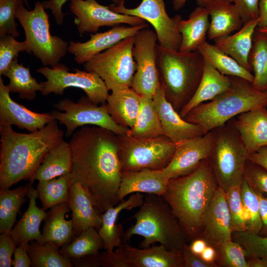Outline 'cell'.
Wrapping results in <instances>:
<instances>
[{"label":"cell","instance_id":"1","mask_svg":"<svg viewBox=\"0 0 267 267\" xmlns=\"http://www.w3.org/2000/svg\"><path fill=\"white\" fill-rule=\"evenodd\" d=\"M69 143L73 160L71 182L83 187L102 213L117 205L122 173L118 135L85 126L73 134Z\"/></svg>","mask_w":267,"mask_h":267},{"label":"cell","instance_id":"2","mask_svg":"<svg viewBox=\"0 0 267 267\" xmlns=\"http://www.w3.org/2000/svg\"><path fill=\"white\" fill-rule=\"evenodd\" d=\"M0 190L24 179L31 182L45 155L65 134L56 120L29 134L17 133L11 126L0 127Z\"/></svg>","mask_w":267,"mask_h":267},{"label":"cell","instance_id":"3","mask_svg":"<svg viewBox=\"0 0 267 267\" xmlns=\"http://www.w3.org/2000/svg\"><path fill=\"white\" fill-rule=\"evenodd\" d=\"M218 187L209 159L190 174L169 179L162 196L189 240L200 237L205 214Z\"/></svg>","mask_w":267,"mask_h":267},{"label":"cell","instance_id":"4","mask_svg":"<svg viewBox=\"0 0 267 267\" xmlns=\"http://www.w3.org/2000/svg\"><path fill=\"white\" fill-rule=\"evenodd\" d=\"M205 60L197 50L185 52L157 44L156 64L165 98L178 113L194 95L201 81Z\"/></svg>","mask_w":267,"mask_h":267},{"label":"cell","instance_id":"5","mask_svg":"<svg viewBox=\"0 0 267 267\" xmlns=\"http://www.w3.org/2000/svg\"><path fill=\"white\" fill-rule=\"evenodd\" d=\"M139 208L133 216L135 223L124 232V243L139 235L143 238L141 248L158 243L170 251L181 253L189 240L163 197L147 194Z\"/></svg>","mask_w":267,"mask_h":267},{"label":"cell","instance_id":"6","mask_svg":"<svg viewBox=\"0 0 267 267\" xmlns=\"http://www.w3.org/2000/svg\"><path fill=\"white\" fill-rule=\"evenodd\" d=\"M229 77L230 86L226 91L195 107L183 118L200 126L204 134L243 112L267 107V90H257L243 78Z\"/></svg>","mask_w":267,"mask_h":267},{"label":"cell","instance_id":"7","mask_svg":"<svg viewBox=\"0 0 267 267\" xmlns=\"http://www.w3.org/2000/svg\"><path fill=\"white\" fill-rule=\"evenodd\" d=\"M214 147L208 158L218 185L225 192L241 183L248 153L235 125V117L213 130Z\"/></svg>","mask_w":267,"mask_h":267},{"label":"cell","instance_id":"8","mask_svg":"<svg viewBox=\"0 0 267 267\" xmlns=\"http://www.w3.org/2000/svg\"><path fill=\"white\" fill-rule=\"evenodd\" d=\"M23 2L17 6L15 16L25 33L26 52L33 53L44 66L52 67L66 55L68 43L51 35L49 16L42 2L37 1L32 10L27 9Z\"/></svg>","mask_w":267,"mask_h":267},{"label":"cell","instance_id":"9","mask_svg":"<svg viewBox=\"0 0 267 267\" xmlns=\"http://www.w3.org/2000/svg\"><path fill=\"white\" fill-rule=\"evenodd\" d=\"M118 136L122 171L162 170L170 163L178 145L164 135L144 138L127 134Z\"/></svg>","mask_w":267,"mask_h":267},{"label":"cell","instance_id":"10","mask_svg":"<svg viewBox=\"0 0 267 267\" xmlns=\"http://www.w3.org/2000/svg\"><path fill=\"white\" fill-rule=\"evenodd\" d=\"M134 36L98 53L84 64L85 70L97 74L109 90L132 86L136 71L133 55Z\"/></svg>","mask_w":267,"mask_h":267},{"label":"cell","instance_id":"11","mask_svg":"<svg viewBox=\"0 0 267 267\" xmlns=\"http://www.w3.org/2000/svg\"><path fill=\"white\" fill-rule=\"evenodd\" d=\"M51 114L55 120L64 125L65 135L72 136L80 127L92 125L106 129L117 135L127 134L129 129L116 123L109 114L106 103L98 105L88 96H82L77 102L65 98L54 104Z\"/></svg>","mask_w":267,"mask_h":267},{"label":"cell","instance_id":"12","mask_svg":"<svg viewBox=\"0 0 267 267\" xmlns=\"http://www.w3.org/2000/svg\"><path fill=\"white\" fill-rule=\"evenodd\" d=\"M68 67L61 63L49 68H39L37 72L46 79L41 83L43 89L41 93L47 95L51 93L62 95L65 89L74 87L82 89L88 97L96 104H104L109 95V89L102 79L95 73L75 69V72H69Z\"/></svg>","mask_w":267,"mask_h":267},{"label":"cell","instance_id":"13","mask_svg":"<svg viewBox=\"0 0 267 267\" xmlns=\"http://www.w3.org/2000/svg\"><path fill=\"white\" fill-rule=\"evenodd\" d=\"M98 267H184L181 253L170 251L161 244L139 249L127 243L111 252H100Z\"/></svg>","mask_w":267,"mask_h":267},{"label":"cell","instance_id":"14","mask_svg":"<svg viewBox=\"0 0 267 267\" xmlns=\"http://www.w3.org/2000/svg\"><path fill=\"white\" fill-rule=\"evenodd\" d=\"M114 11L128 15L137 16L150 23L157 35L158 42L163 47L178 50L181 36L178 30L180 15L170 17L166 12L164 0H142L134 8L125 6V0L118 4L109 5Z\"/></svg>","mask_w":267,"mask_h":267},{"label":"cell","instance_id":"15","mask_svg":"<svg viewBox=\"0 0 267 267\" xmlns=\"http://www.w3.org/2000/svg\"><path fill=\"white\" fill-rule=\"evenodd\" d=\"M154 30H139L134 36L133 55L136 71L132 88L140 95L153 98L160 85L156 64L157 42Z\"/></svg>","mask_w":267,"mask_h":267},{"label":"cell","instance_id":"16","mask_svg":"<svg viewBox=\"0 0 267 267\" xmlns=\"http://www.w3.org/2000/svg\"><path fill=\"white\" fill-rule=\"evenodd\" d=\"M70 9L76 16L74 22L80 36L96 33L103 26L122 24L134 26L145 23L141 18L116 12L109 5L100 4L95 0H71Z\"/></svg>","mask_w":267,"mask_h":267},{"label":"cell","instance_id":"17","mask_svg":"<svg viewBox=\"0 0 267 267\" xmlns=\"http://www.w3.org/2000/svg\"><path fill=\"white\" fill-rule=\"evenodd\" d=\"M214 142V132L212 130L203 135L178 143L170 163L162 169L166 176L170 179L192 172L210 157Z\"/></svg>","mask_w":267,"mask_h":267},{"label":"cell","instance_id":"18","mask_svg":"<svg viewBox=\"0 0 267 267\" xmlns=\"http://www.w3.org/2000/svg\"><path fill=\"white\" fill-rule=\"evenodd\" d=\"M232 232L225 193L218 186L205 214L199 237L216 249L222 243L232 239Z\"/></svg>","mask_w":267,"mask_h":267},{"label":"cell","instance_id":"19","mask_svg":"<svg viewBox=\"0 0 267 267\" xmlns=\"http://www.w3.org/2000/svg\"><path fill=\"white\" fill-rule=\"evenodd\" d=\"M10 92L0 77V127L14 125L34 132L55 120L51 113H37L16 102Z\"/></svg>","mask_w":267,"mask_h":267},{"label":"cell","instance_id":"20","mask_svg":"<svg viewBox=\"0 0 267 267\" xmlns=\"http://www.w3.org/2000/svg\"><path fill=\"white\" fill-rule=\"evenodd\" d=\"M149 27L146 23L129 27L115 26L107 31L90 34V39L85 42H70L68 51L74 55L77 63L84 64L121 41L134 36L139 30Z\"/></svg>","mask_w":267,"mask_h":267},{"label":"cell","instance_id":"21","mask_svg":"<svg viewBox=\"0 0 267 267\" xmlns=\"http://www.w3.org/2000/svg\"><path fill=\"white\" fill-rule=\"evenodd\" d=\"M152 99L161 122L163 135L172 141L178 144L205 134L200 126L186 121L180 116L165 98L160 85Z\"/></svg>","mask_w":267,"mask_h":267},{"label":"cell","instance_id":"22","mask_svg":"<svg viewBox=\"0 0 267 267\" xmlns=\"http://www.w3.org/2000/svg\"><path fill=\"white\" fill-rule=\"evenodd\" d=\"M68 203L72 211L75 237L90 227L99 229L102 213L88 191L78 183H70Z\"/></svg>","mask_w":267,"mask_h":267},{"label":"cell","instance_id":"23","mask_svg":"<svg viewBox=\"0 0 267 267\" xmlns=\"http://www.w3.org/2000/svg\"><path fill=\"white\" fill-rule=\"evenodd\" d=\"M169 179L163 170L143 169L121 173L118 197L120 201L136 192L162 196Z\"/></svg>","mask_w":267,"mask_h":267},{"label":"cell","instance_id":"24","mask_svg":"<svg viewBox=\"0 0 267 267\" xmlns=\"http://www.w3.org/2000/svg\"><path fill=\"white\" fill-rule=\"evenodd\" d=\"M235 125L248 155L267 145V107L238 115Z\"/></svg>","mask_w":267,"mask_h":267},{"label":"cell","instance_id":"25","mask_svg":"<svg viewBox=\"0 0 267 267\" xmlns=\"http://www.w3.org/2000/svg\"><path fill=\"white\" fill-rule=\"evenodd\" d=\"M144 198V195L141 193H133L127 200L124 199L102 213V224L98 232L106 252H111L115 248L122 244L124 234L123 226L121 223H116L120 213L123 210H131L139 207L143 203Z\"/></svg>","mask_w":267,"mask_h":267},{"label":"cell","instance_id":"26","mask_svg":"<svg viewBox=\"0 0 267 267\" xmlns=\"http://www.w3.org/2000/svg\"><path fill=\"white\" fill-rule=\"evenodd\" d=\"M204 7L211 19L207 35L209 40L230 35L244 24L235 6L226 0H210Z\"/></svg>","mask_w":267,"mask_h":267},{"label":"cell","instance_id":"27","mask_svg":"<svg viewBox=\"0 0 267 267\" xmlns=\"http://www.w3.org/2000/svg\"><path fill=\"white\" fill-rule=\"evenodd\" d=\"M141 98L132 87L119 88L111 91L106 104L114 121L129 129L133 127L138 116Z\"/></svg>","mask_w":267,"mask_h":267},{"label":"cell","instance_id":"28","mask_svg":"<svg viewBox=\"0 0 267 267\" xmlns=\"http://www.w3.org/2000/svg\"><path fill=\"white\" fill-rule=\"evenodd\" d=\"M258 22V19L249 21L244 24L242 28L235 33L213 40L214 44L220 50L232 57L251 72L248 58Z\"/></svg>","mask_w":267,"mask_h":267},{"label":"cell","instance_id":"29","mask_svg":"<svg viewBox=\"0 0 267 267\" xmlns=\"http://www.w3.org/2000/svg\"><path fill=\"white\" fill-rule=\"evenodd\" d=\"M71 209L68 202L57 205L46 212L40 243L52 242L59 247L68 244L75 237L72 219L65 216Z\"/></svg>","mask_w":267,"mask_h":267},{"label":"cell","instance_id":"30","mask_svg":"<svg viewBox=\"0 0 267 267\" xmlns=\"http://www.w3.org/2000/svg\"><path fill=\"white\" fill-rule=\"evenodd\" d=\"M229 76L222 74L205 60L203 75L199 86L190 101L179 113L182 118L193 108L214 99L226 91L230 86Z\"/></svg>","mask_w":267,"mask_h":267},{"label":"cell","instance_id":"31","mask_svg":"<svg viewBox=\"0 0 267 267\" xmlns=\"http://www.w3.org/2000/svg\"><path fill=\"white\" fill-rule=\"evenodd\" d=\"M209 18L207 9L198 6L187 19L179 21L178 30L181 36V42L178 51L189 52L197 50L207 37L210 24Z\"/></svg>","mask_w":267,"mask_h":267},{"label":"cell","instance_id":"32","mask_svg":"<svg viewBox=\"0 0 267 267\" xmlns=\"http://www.w3.org/2000/svg\"><path fill=\"white\" fill-rule=\"evenodd\" d=\"M28 197L30 201L27 210L10 232L17 246L28 244L32 241H38L42 237L40 226L44 221L46 212L37 205L38 194L36 189L31 187Z\"/></svg>","mask_w":267,"mask_h":267},{"label":"cell","instance_id":"33","mask_svg":"<svg viewBox=\"0 0 267 267\" xmlns=\"http://www.w3.org/2000/svg\"><path fill=\"white\" fill-rule=\"evenodd\" d=\"M72 167L71 149L69 142L63 140L45 155L30 183H32L35 180L46 181L71 174Z\"/></svg>","mask_w":267,"mask_h":267},{"label":"cell","instance_id":"34","mask_svg":"<svg viewBox=\"0 0 267 267\" xmlns=\"http://www.w3.org/2000/svg\"><path fill=\"white\" fill-rule=\"evenodd\" d=\"M103 242L98 230L90 227L82 231L73 240L59 249L63 255L72 259L73 266L82 267L88 261L100 253Z\"/></svg>","mask_w":267,"mask_h":267},{"label":"cell","instance_id":"35","mask_svg":"<svg viewBox=\"0 0 267 267\" xmlns=\"http://www.w3.org/2000/svg\"><path fill=\"white\" fill-rule=\"evenodd\" d=\"M197 51L204 60L223 75L243 78L252 83L254 75L234 59L206 41L198 47Z\"/></svg>","mask_w":267,"mask_h":267},{"label":"cell","instance_id":"36","mask_svg":"<svg viewBox=\"0 0 267 267\" xmlns=\"http://www.w3.org/2000/svg\"><path fill=\"white\" fill-rule=\"evenodd\" d=\"M3 75L9 79L6 86L10 92H18L21 99L32 100L36 97V92L43 89L41 82L38 83L32 76L29 67L18 63V57L12 61Z\"/></svg>","mask_w":267,"mask_h":267},{"label":"cell","instance_id":"37","mask_svg":"<svg viewBox=\"0 0 267 267\" xmlns=\"http://www.w3.org/2000/svg\"><path fill=\"white\" fill-rule=\"evenodd\" d=\"M30 184L15 189L0 190V233H8L16 221V216L26 201Z\"/></svg>","mask_w":267,"mask_h":267},{"label":"cell","instance_id":"38","mask_svg":"<svg viewBox=\"0 0 267 267\" xmlns=\"http://www.w3.org/2000/svg\"><path fill=\"white\" fill-rule=\"evenodd\" d=\"M127 134L136 138H153L163 135L161 122L152 98L142 96L138 116Z\"/></svg>","mask_w":267,"mask_h":267},{"label":"cell","instance_id":"39","mask_svg":"<svg viewBox=\"0 0 267 267\" xmlns=\"http://www.w3.org/2000/svg\"><path fill=\"white\" fill-rule=\"evenodd\" d=\"M248 62L253 72V87L260 91H267V36L259 32L257 28L254 33Z\"/></svg>","mask_w":267,"mask_h":267},{"label":"cell","instance_id":"40","mask_svg":"<svg viewBox=\"0 0 267 267\" xmlns=\"http://www.w3.org/2000/svg\"><path fill=\"white\" fill-rule=\"evenodd\" d=\"M60 247L52 242L40 243L30 242L27 252L32 260V267H72V259L61 254Z\"/></svg>","mask_w":267,"mask_h":267},{"label":"cell","instance_id":"41","mask_svg":"<svg viewBox=\"0 0 267 267\" xmlns=\"http://www.w3.org/2000/svg\"><path fill=\"white\" fill-rule=\"evenodd\" d=\"M71 174L38 182L36 190L44 210L68 202Z\"/></svg>","mask_w":267,"mask_h":267},{"label":"cell","instance_id":"42","mask_svg":"<svg viewBox=\"0 0 267 267\" xmlns=\"http://www.w3.org/2000/svg\"><path fill=\"white\" fill-rule=\"evenodd\" d=\"M241 195L247 231L253 234H259L262 227L259 198L244 177Z\"/></svg>","mask_w":267,"mask_h":267},{"label":"cell","instance_id":"43","mask_svg":"<svg viewBox=\"0 0 267 267\" xmlns=\"http://www.w3.org/2000/svg\"><path fill=\"white\" fill-rule=\"evenodd\" d=\"M216 251V264L217 262V266L223 267H248L243 248L232 239L222 243Z\"/></svg>","mask_w":267,"mask_h":267},{"label":"cell","instance_id":"44","mask_svg":"<svg viewBox=\"0 0 267 267\" xmlns=\"http://www.w3.org/2000/svg\"><path fill=\"white\" fill-rule=\"evenodd\" d=\"M232 239L242 246L246 258L259 257L267 259V236L247 231H235L232 232Z\"/></svg>","mask_w":267,"mask_h":267},{"label":"cell","instance_id":"45","mask_svg":"<svg viewBox=\"0 0 267 267\" xmlns=\"http://www.w3.org/2000/svg\"><path fill=\"white\" fill-rule=\"evenodd\" d=\"M242 182L233 185L225 192L233 232L247 231L241 195Z\"/></svg>","mask_w":267,"mask_h":267},{"label":"cell","instance_id":"46","mask_svg":"<svg viewBox=\"0 0 267 267\" xmlns=\"http://www.w3.org/2000/svg\"><path fill=\"white\" fill-rule=\"evenodd\" d=\"M27 44L24 41L18 42L11 35L0 37V76L9 67L12 61L17 58L19 52L27 51Z\"/></svg>","mask_w":267,"mask_h":267},{"label":"cell","instance_id":"47","mask_svg":"<svg viewBox=\"0 0 267 267\" xmlns=\"http://www.w3.org/2000/svg\"><path fill=\"white\" fill-rule=\"evenodd\" d=\"M22 1L23 0H0V37L11 35L16 38L19 35L15 20V12Z\"/></svg>","mask_w":267,"mask_h":267},{"label":"cell","instance_id":"48","mask_svg":"<svg viewBox=\"0 0 267 267\" xmlns=\"http://www.w3.org/2000/svg\"><path fill=\"white\" fill-rule=\"evenodd\" d=\"M244 178L256 192L267 197V170L249 160L246 161Z\"/></svg>","mask_w":267,"mask_h":267},{"label":"cell","instance_id":"49","mask_svg":"<svg viewBox=\"0 0 267 267\" xmlns=\"http://www.w3.org/2000/svg\"><path fill=\"white\" fill-rule=\"evenodd\" d=\"M236 7L245 24L259 18L260 0H226Z\"/></svg>","mask_w":267,"mask_h":267},{"label":"cell","instance_id":"50","mask_svg":"<svg viewBox=\"0 0 267 267\" xmlns=\"http://www.w3.org/2000/svg\"><path fill=\"white\" fill-rule=\"evenodd\" d=\"M17 244L12 236L8 233H1L0 235V267H10L12 265V255Z\"/></svg>","mask_w":267,"mask_h":267},{"label":"cell","instance_id":"51","mask_svg":"<svg viewBox=\"0 0 267 267\" xmlns=\"http://www.w3.org/2000/svg\"><path fill=\"white\" fill-rule=\"evenodd\" d=\"M184 267H217L215 264L204 261L200 256L192 252L188 244L186 245L181 252Z\"/></svg>","mask_w":267,"mask_h":267},{"label":"cell","instance_id":"52","mask_svg":"<svg viewBox=\"0 0 267 267\" xmlns=\"http://www.w3.org/2000/svg\"><path fill=\"white\" fill-rule=\"evenodd\" d=\"M67 0H49L43 1L45 9H49L54 16L56 23L61 25L63 23L65 14L62 12V7ZM115 4H118L122 0H111Z\"/></svg>","mask_w":267,"mask_h":267},{"label":"cell","instance_id":"53","mask_svg":"<svg viewBox=\"0 0 267 267\" xmlns=\"http://www.w3.org/2000/svg\"><path fill=\"white\" fill-rule=\"evenodd\" d=\"M28 244H21L16 247L12 261L14 267H32V262L27 250Z\"/></svg>","mask_w":267,"mask_h":267},{"label":"cell","instance_id":"54","mask_svg":"<svg viewBox=\"0 0 267 267\" xmlns=\"http://www.w3.org/2000/svg\"><path fill=\"white\" fill-rule=\"evenodd\" d=\"M260 203V216L262 221L261 229L258 234L267 236V197L260 193H256Z\"/></svg>","mask_w":267,"mask_h":267},{"label":"cell","instance_id":"55","mask_svg":"<svg viewBox=\"0 0 267 267\" xmlns=\"http://www.w3.org/2000/svg\"><path fill=\"white\" fill-rule=\"evenodd\" d=\"M248 159L267 170V145L248 155Z\"/></svg>","mask_w":267,"mask_h":267},{"label":"cell","instance_id":"56","mask_svg":"<svg viewBox=\"0 0 267 267\" xmlns=\"http://www.w3.org/2000/svg\"><path fill=\"white\" fill-rule=\"evenodd\" d=\"M207 245V242L203 238L198 237L191 240L188 247L192 252L200 256Z\"/></svg>","mask_w":267,"mask_h":267},{"label":"cell","instance_id":"57","mask_svg":"<svg viewBox=\"0 0 267 267\" xmlns=\"http://www.w3.org/2000/svg\"><path fill=\"white\" fill-rule=\"evenodd\" d=\"M259 16L258 27L267 26V0H260L259 4Z\"/></svg>","mask_w":267,"mask_h":267},{"label":"cell","instance_id":"58","mask_svg":"<svg viewBox=\"0 0 267 267\" xmlns=\"http://www.w3.org/2000/svg\"><path fill=\"white\" fill-rule=\"evenodd\" d=\"M217 255L216 249L211 246L207 245L200 256L205 262L216 265Z\"/></svg>","mask_w":267,"mask_h":267},{"label":"cell","instance_id":"59","mask_svg":"<svg viewBox=\"0 0 267 267\" xmlns=\"http://www.w3.org/2000/svg\"><path fill=\"white\" fill-rule=\"evenodd\" d=\"M247 261L248 267H267V259L263 258L251 257Z\"/></svg>","mask_w":267,"mask_h":267},{"label":"cell","instance_id":"60","mask_svg":"<svg viewBox=\"0 0 267 267\" xmlns=\"http://www.w3.org/2000/svg\"><path fill=\"white\" fill-rule=\"evenodd\" d=\"M187 0H173V8L175 10H178L182 8ZM198 6L204 7L210 0H195Z\"/></svg>","mask_w":267,"mask_h":267},{"label":"cell","instance_id":"61","mask_svg":"<svg viewBox=\"0 0 267 267\" xmlns=\"http://www.w3.org/2000/svg\"><path fill=\"white\" fill-rule=\"evenodd\" d=\"M257 29L261 33L267 36V26L263 28H259L257 27Z\"/></svg>","mask_w":267,"mask_h":267},{"label":"cell","instance_id":"62","mask_svg":"<svg viewBox=\"0 0 267 267\" xmlns=\"http://www.w3.org/2000/svg\"><path fill=\"white\" fill-rule=\"evenodd\" d=\"M23 0L27 4V6L29 7L28 3V0Z\"/></svg>","mask_w":267,"mask_h":267},{"label":"cell","instance_id":"63","mask_svg":"<svg viewBox=\"0 0 267 267\" xmlns=\"http://www.w3.org/2000/svg\"></svg>","mask_w":267,"mask_h":267}]
</instances>
